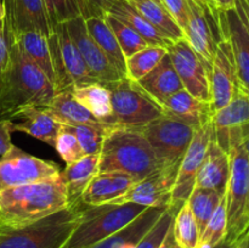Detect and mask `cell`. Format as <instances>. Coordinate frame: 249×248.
Listing matches in <instances>:
<instances>
[{
	"mask_svg": "<svg viewBox=\"0 0 249 248\" xmlns=\"http://www.w3.org/2000/svg\"><path fill=\"white\" fill-rule=\"evenodd\" d=\"M179 165L162 167L150 177L135 182L129 191L109 204L135 203L146 207H169Z\"/></svg>",
	"mask_w": 249,
	"mask_h": 248,
	"instance_id": "14",
	"label": "cell"
},
{
	"mask_svg": "<svg viewBox=\"0 0 249 248\" xmlns=\"http://www.w3.org/2000/svg\"><path fill=\"white\" fill-rule=\"evenodd\" d=\"M224 36L230 41L237 70L238 82L249 91V26L242 9L236 1L231 10H219Z\"/></svg>",
	"mask_w": 249,
	"mask_h": 248,
	"instance_id": "17",
	"label": "cell"
},
{
	"mask_svg": "<svg viewBox=\"0 0 249 248\" xmlns=\"http://www.w3.org/2000/svg\"><path fill=\"white\" fill-rule=\"evenodd\" d=\"M100 155L83 156L80 159L67 165L60 177L66 186L68 204L80 203L79 199L89 182L99 173Z\"/></svg>",
	"mask_w": 249,
	"mask_h": 248,
	"instance_id": "27",
	"label": "cell"
},
{
	"mask_svg": "<svg viewBox=\"0 0 249 248\" xmlns=\"http://www.w3.org/2000/svg\"><path fill=\"white\" fill-rule=\"evenodd\" d=\"M226 235H228V213H226V198L224 195L204 228L203 232L201 233L199 248H214L225 241Z\"/></svg>",
	"mask_w": 249,
	"mask_h": 248,
	"instance_id": "36",
	"label": "cell"
},
{
	"mask_svg": "<svg viewBox=\"0 0 249 248\" xmlns=\"http://www.w3.org/2000/svg\"><path fill=\"white\" fill-rule=\"evenodd\" d=\"M73 96L92 116L111 128H116L112 117L111 92L101 83L77 85L73 88Z\"/></svg>",
	"mask_w": 249,
	"mask_h": 248,
	"instance_id": "28",
	"label": "cell"
},
{
	"mask_svg": "<svg viewBox=\"0 0 249 248\" xmlns=\"http://www.w3.org/2000/svg\"><path fill=\"white\" fill-rule=\"evenodd\" d=\"M246 235L242 238H240L238 241H236L235 243H232L231 248H246Z\"/></svg>",
	"mask_w": 249,
	"mask_h": 248,
	"instance_id": "49",
	"label": "cell"
},
{
	"mask_svg": "<svg viewBox=\"0 0 249 248\" xmlns=\"http://www.w3.org/2000/svg\"><path fill=\"white\" fill-rule=\"evenodd\" d=\"M155 1H157V2H160V4H162V2H160V0H155Z\"/></svg>",
	"mask_w": 249,
	"mask_h": 248,
	"instance_id": "55",
	"label": "cell"
},
{
	"mask_svg": "<svg viewBox=\"0 0 249 248\" xmlns=\"http://www.w3.org/2000/svg\"><path fill=\"white\" fill-rule=\"evenodd\" d=\"M55 150L57 151L58 155L67 165L77 162L84 156L79 141H78L75 134L73 133L72 128L70 125H63V124L61 126L57 139H56Z\"/></svg>",
	"mask_w": 249,
	"mask_h": 248,
	"instance_id": "39",
	"label": "cell"
},
{
	"mask_svg": "<svg viewBox=\"0 0 249 248\" xmlns=\"http://www.w3.org/2000/svg\"><path fill=\"white\" fill-rule=\"evenodd\" d=\"M5 23L11 40L23 32H38L49 38L53 34L43 0H2Z\"/></svg>",
	"mask_w": 249,
	"mask_h": 248,
	"instance_id": "18",
	"label": "cell"
},
{
	"mask_svg": "<svg viewBox=\"0 0 249 248\" xmlns=\"http://www.w3.org/2000/svg\"><path fill=\"white\" fill-rule=\"evenodd\" d=\"M146 209V207L135 203L88 207L83 209L79 224L62 248L91 247L128 226Z\"/></svg>",
	"mask_w": 249,
	"mask_h": 248,
	"instance_id": "6",
	"label": "cell"
},
{
	"mask_svg": "<svg viewBox=\"0 0 249 248\" xmlns=\"http://www.w3.org/2000/svg\"><path fill=\"white\" fill-rule=\"evenodd\" d=\"M160 168L155 151L139 129L116 126L106 133L100 151L99 173H124L140 181Z\"/></svg>",
	"mask_w": 249,
	"mask_h": 248,
	"instance_id": "3",
	"label": "cell"
},
{
	"mask_svg": "<svg viewBox=\"0 0 249 248\" xmlns=\"http://www.w3.org/2000/svg\"><path fill=\"white\" fill-rule=\"evenodd\" d=\"M246 248H249V228L247 230V233H246Z\"/></svg>",
	"mask_w": 249,
	"mask_h": 248,
	"instance_id": "53",
	"label": "cell"
},
{
	"mask_svg": "<svg viewBox=\"0 0 249 248\" xmlns=\"http://www.w3.org/2000/svg\"><path fill=\"white\" fill-rule=\"evenodd\" d=\"M60 177L55 163L44 160L12 145L0 157V191Z\"/></svg>",
	"mask_w": 249,
	"mask_h": 248,
	"instance_id": "12",
	"label": "cell"
},
{
	"mask_svg": "<svg viewBox=\"0 0 249 248\" xmlns=\"http://www.w3.org/2000/svg\"><path fill=\"white\" fill-rule=\"evenodd\" d=\"M79 203L22 226L0 225V248H62L82 218Z\"/></svg>",
	"mask_w": 249,
	"mask_h": 248,
	"instance_id": "4",
	"label": "cell"
},
{
	"mask_svg": "<svg viewBox=\"0 0 249 248\" xmlns=\"http://www.w3.org/2000/svg\"><path fill=\"white\" fill-rule=\"evenodd\" d=\"M65 24L71 39L79 50L85 65L97 82L105 85L123 78L117 68L109 62L106 55L95 43L94 39L90 36L85 26V19L82 16L68 19L67 22H65Z\"/></svg>",
	"mask_w": 249,
	"mask_h": 248,
	"instance_id": "16",
	"label": "cell"
},
{
	"mask_svg": "<svg viewBox=\"0 0 249 248\" xmlns=\"http://www.w3.org/2000/svg\"><path fill=\"white\" fill-rule=\"evenodd\" d=\"M172 225H173V224H172ZM158 248H180L179 246L177 245V242H175V238H174V235H173L172 228L169 229L168 233L165 235L164 240L162 241V243H160V247H158Z\"/></svg>",
	"mask_w": 249,
	"mask_h": 248,
	"instance_id": "47",
	"label": "cell"
},
{
	"mask_svg": "<svg viewBox=\"0 0 249 248\" xmlns=\"http://www.w3.org/2000/svg\"><path fill=\"white\" fill-rule=\"evenodd\" d=\"M213 138L214 128L212 119L195 131V135L190 142L189 148L185 152L181 163L179 165L174 186H173L170 206L177 211H179L180 207L189 199L192 190L196 186L197 173H198L199 167L203 162L209 142Z\"/></svg>",
	"mask_w": 249,
	"mask_h": 248,
	"instance_id": "13",
	"label": "cell"
},
{
	"mask_svg": "<svg viewBox=\"0 0 249 248\" xmlns=\"http://www.w3.org/2000/svg\"><path fill=\"white\" fill-rule=\"evenodd\" d=\"M248 215H249V207H248Z\"/></svg>",
	"mask_w": 249,
	"mask_h": 248,
	"instance_id": "56",
	"label": "cell"
},
{
	"mask_svg": "<svg viewBox=\"0 0 249 248\" xmlns=\"http://www.w3.org/2000/svg\"><path fill=\"white\" fill-rule=\"evenodd\" d=\"M61 177L0 191V225L22 226L68 207Z\"/></svg>",
	"mask_w": 249,
	"mask_h": 248,
	"instance_id": "2",
	"label": "cell"
},
{
	"mask_svg": "<svg viewBox=\"0 0 249 248\" xmlns=\"http://www.w3.org/2000/svg\"><path fill=\"white\" fill-rule=\"evenodd\" d=\"M231 246H232V243H230L229 241H224V242H221L220 245L215 246L214 248H231Z\"/></svg>",
	"mask_w": 249,
	"mask_h": 248,
	"instance_id": "51",
	"label": "cell"
},
{
	"mask_svg": "<svg viewBox=\"0 0 249 248\" xmlns=\"http://www.w3.org/2000/svg\"><path fill=\"white\" fill-rule=\"evenodd\" d=\"M11 133V121L10 119H0V156L7 152L12 146Z\"/></svg>",
	"mask_w": 249,
	"mask_h": 248,
	"instance_id": "44",
	"label": "cell"
},
{
	"mask_svg": "<svg viewBox=\"0 0 249 248\" xmlns=\"http://www.w3.org/2000/svg\"><path fill=\"white\" fill-rule=\"evenodd\" d=\"M177 209L172 206L167 207L163 212L162 215L158 218L155 225L150 229L147 233L136 243L134 248H158L162 241L164 240L165 235L168 233L169 229L172 228V224L174 221V216L177 214Z\"/></svg>",
	"mask_w": 249,
	"mask_h": 248,
	"instance_id": "38",
	"label": "cell"
},
{
	"mask_svg": "<svg viewBox=\"0 0 249 248\" xmlns=\"http://www.w3.org/2000/svg\"><path fill=\"white\" fill-rule=\"evenodd\" d=\"M165 208L150 207L141 215H139L135 220L131 221L128 226L122 229L114 235L95 243L89 248H134L136 243L155 225V223L162 215Z\"/></svg>",
	"mask_w": 249,
	"mask_h": 248,
	"instance_id": "26",
	"label": "cell"
},
{
	"mask_svg": "<svg viewBox=\"0 0 249 248\" xmlns=\"http://www.w3.org/2000/svg\"><path fill=\"white\" fill-rule=\"evenodd\" d=\"M107 14L112 15L136 32L151 46H163L167 49L172 44L163 34H160L150 22L143 18L126 0H117Z\"/></svg>",
	"mask_w": 249,
	"mask_h": 248,
	"instance_id": "29",
	"label": "cell"
},
{
	"mask_svg": "<svg viewBox=\"0 0 249 248\" xmlns=\"http://www.w3.org/2000/svg\"><path fill=\"white\" fill-rule=\"evenodd\" d=\"M55 94V85L45 73L11 44L9 61L0 73L1 119H9L24 107L44 108Z\"/></svg>",
	"mask_w": 249,
	"mask_h": 248,
	"instance_id": "1",
	"label": "cell"
},
{
	"mask_svg": "<svg viewBox=\"0 0 249 248\" xmlns=\"http://www.w3.org/2000/svg\"><path fill=\"white\" fill-rule=\"evenodd\" d=\"M105 19H106L109 28L112 29V32H113L114 36H116L117 41H118L119 46H121L122 51H123L125 60L130 57V56H133L134 53H138V51L142 50L146 46H148L145 39L141 38L134 29H131L130 27L126 26L125 23L119 21L114 16L106 14L105 15Z\"/></svg>",
	"mask_w": 249,
	"mask_h": 248,
	"instance_id": "37",
	"label": "cell"
},
{
	"mask_svg": "<svg viewBox=\"0 0 249 248\" xmlns=\"http://www.w3.org/2000/svg\"><path fill=\"white\" fill-rule=\"evenodd\" d=\"M9 119L11 121L12 133L22 131L55 148L56 139L62 124L58 123L43 108L32 106L24 107L15 112Z\"/></svg>",
	"mask_w": 249,
	"mask_h": 248,
	"instance_id": "20",
	"label": "cell"
},
{
	"mask_svg": "<svg viewBox=\"0 0 249 248\" xmlns=\"http://www.w3.org/2000/svg\"><path fill=\"white\" fill-rule=\"evenodd\" d=\"M211 66V108L212 113H214L232 100L240 84L232 49L228 38L218 43Z\"/></svg>",
	"mask_w": 249,
	"mask_h": 248,
	"instance_id": "15",
	"label": "cell"
},
{
	"mask_svg": "<svg viewBox=\"0 0 249 248\" xmlns=\"http://www.w3.org/2000/svg\"><path fill=\"white\" fill-rule=\"evenodd\" d=\"M105 87L111 92L114 126L142 128L163 114L162 107L129 78L123 77Z\"/></svg>",
	"mask_w": 249,
	"mask_h": 248,
	"instance_id": "7",
	"label": "cell"
},
{
	"mask_svg": "<svg viewBox=\"0 0 249 248\" xmlns=\"http://www.w3.org/2000/svg\"><path fill=\"white\" fill-rule=\"evenodd\" d=\"M117 0H87L92 17H105Z\"/></svg>",
	"mask_w": 249,
	"mask_h": 248,
	"instance_id": "45",
	"label": "cell"
},
{
	"mask_svg": "<svg viewBox=\"0 0 249 248\" xmlns=\"http://www.w3.org/2000/svg\"><path fill=\"white\" fill-rule=\"evenodd\" d=\"M160 107H162L163 114L180 119L196 129L211 121L213 116L209 102L196 99L185 89L170 95L160 105Z\"/></svg>",
	"mask_w": 249,
	"mask_h": 248,
	"instance_id": "24",
	"label": "cell"
},
{
	"mask_svg": "<svg viewBox=\"0 0 249 248\" xmlns=\"http://www.w3.org/2000/svg\"><path fill=\"white\" fill-rule=\"evenodd\" d=\"M211 2L214 7H216L218 10H223V11L236 7V0H211Z\"/></svg>",
	"mask_w": 249,
	"mask_h": 248,
	"instance_id": "46",
	"label": "cell"
},
{
	"mask_svg": "<svg viewBox=\"0 0 249 248\" xmlns=\"http://www.w3.org/2000/svg\"><path fill=\"white\" fill-rule=\"evenodd\" d=\"M172 230L175 242L180 248H199L201 232L187 202L175 214Z\"/></svg>",
	"mask_w": 249,
	"mask_h": 248,
	"instance_id": "33",
	"label": "cell"
},
{
	"mask_svg": "<svg viewBox=\"0 0 249 248\" xmlns=\"http://www.w3.org/2000/svg\"><path fill=\"white\" fill-rule=\"evenodd\" d=\"M51 53L55 91L73 90L77 85L99 83L85 65L77 46L68 34L65 22L57 24L53 34L48 38Z\"/></svg>",
	"mask_w": 249,
	"mask_h": 248,
	"instance_id": "8",
	"label": "cell"
},
{
	"mask_svg": "<svg viewBox=\"0 0 249 248\" xmlns=\"http://www.w3.org/2000/svg\"><path fill=\"white\" fill-rule=\"evenodd\" d=\"M215 141L228 152L226 135L230 129L249 123V91L238 84L232 100L212 116Z\"/></svg>",
	"mask_w": 249,
	"mask_h": 248,
	"instance_id": "23",
	"label": "cell"
},
{
	"mask_svg": "<svg viewBox=\"0 0 249 248\" xmlns=\"http://www.w3.org/2000/svg\"><path fill=\"white\" fill-rule=\"evenodd\" d=\"M223 196L224 195H220L212 189L195 187L192 190L191 195L186 202L191 208V212L196 219V223L201 233L203 232L204 228L213 215L214 211L216 209Z\"/></svg>",
	"mask_w": 249,
	"mask_h": 248,
	"instance_id": "35",
	"label": "cell"
},
{
	"mask_svg": "<svg viewBox=\"0 0 249 248\" xmlns=\"http://www.w3.org/2000/svg\"><path fill=\"white\" fill-rule=\"evenodd\" d=\"M136 181L124 173H97L80 197V203L88 207L109 204L125 194Z\"/></svg>",
	"mask_w": 249,
	"mask_h": 248,
	"instance_id": "19",
	"label": "cell"
},
{
	"mask_svg": "<svg viewBox=\"0 0 249 248\" xmlns=\"http://www.w3.org/2000/svg\"><path fill=\"white\" fill-rule=\"evenodd\" d=\"M71 128L79 141L84 156L100 155L102 142H104L105 135L107 133L106 130H101V129L88 125H75L71 126Z\"/></svg>",
	"mask_w": 249,
	"mask_h": 248,
	"instance_id": "40",
	"label": "cell"
},
{
	"mask_svg": "<svg viewBox=\"0 0 249 248\" xmlns=\"http://www.w3.org/2000/svg\"><path fill=\"white\" fill-rule=\"evenodd\" d=\"M5 18V5L2 0H0V22L4 21Z\"/></svg>",
	"mask_w": 249,
	"mask_h": 248,
	"instance_id": "50",
	"label": "cell"
},
{
	"mask_svg": "<svg viewBox=\"0 0 249 248\" xmlns=\"http://www.w3.org/2000/svg\"><path fill=\"white\" fill-rule=\"evenodd\" d=\"M11 44H15L29 61L38 66L46 77L55 83V73L46 36L38 32H23L15 36Z\"/></svg>",
	"mask_w": 249,
	"mask_h": 248,
	"instance_id": "30",
	"label": "cell"
},
{
	"mask_svg": "<svg viewBox=\"0 0 249 248\" xmlns=\"http://www.w3.org/2000/svg\"><path fill=\"white\" fill-rule=\"evenodd\" d=\"M43 109L63 125H88L106 131L112 129L111 126L92 116L82 104H79L73 96L72 90L56 92L48 106Z\"/></svg>",
	"mask_w": 249,
	"mask_h": 248,
	"instance_id": "21",
	"label": "cell"
},
{
	"mask_svg": "<svg viewBox=\"0 0 249 248\" xmlns=\"http://www.w3.org/2000/svg\"><path fill=\"white\" fill-rule=\"evenodd\" d=\"M11 36H10L7 27L5 24V19L0 22V73L6 66L7 61H9L10 55V48H11Z\"/></svg>",
	"mask_w": 249,
	"mask_h": 248,
	"instance_id": "43",
	"label": "cell"
},
{
	"mask_svg": "<svg viewBox=\"0 0 249 248\" xmlns=\"http://www.w3.org/2000/svg\"><path fill=\"white\" fill-rule=\"evenodd\" d=\"M226 141L230 157V177L225 191L228 213L225 240L235 243L247 233L249 228V156L236 128L228 131Z\"/></svg>",
	"mask_w": 249,
	"mask_h": 248,
	"instance_id": "5",
	"label": "cell"
},
{
	"mask_svg": "<svg viewBox=\"0 0 249 248\" xmlns=\"http://www.w3.org/2000/svg\"><path fill=\"white\" fill-rule=\"evenodd\" d=\"M126 1L172 43L185 38L182 29L178 26L172 15L162 4L155 0H126Z\"/></svg>",
	"mask_w": 249,
	"mask_h": 248,
	"instance_id": "31",
	"label": "cell"
},
{
	"mask_svg": "<svg viewBox=\"0 0 249 248\" xmlns=\"http://www.w3.org/2000/svg\"><path fill=\"white\" fill-rule=\"evenodd\" d=\"M242 145H243V147H245L246 152H247L248 156H249V136H247V138L243 139V140H242Z\"/></svg>",
	"mask_w": 249,
	"mask_h": 248,
	"instance_id": "52",
	"label": "cell"
},
{
	"mask_svg": "<svg viewBox=\"0 0 249 248\" xmlns=\"http://www.w3.org/2000/svg\"><path fill=\"white\" fill-rule=\"evenodd\" d=\"M237 4L240 5L241 9H242L243 15H245L246 19H247V23L249 26V0H236Z\"/></svg>",
	"mask_w": 249,
	"mask_h": 248,
	"instance_id": "48",
	"label": "cell"
},
{
	"mask_svg": "<svg viewBox=\"0 0 249 248\" xmlns=\"http://www.w3.org/2000/svg\"><path fill=\"white\" fill-rule=\"evenodd\" d=\"M85 26L90 36L99 45L109 62L117 68L123 77H125V57L121 46L114 36L113 32L107 24L105 17H90L85 19Z\"/></svg>",
	"mask_w": 249,
	"mask_h": 248,
	"instance_id": "32",
	"label": "cell"
},
{
	"mask_svg": "<svg viewBox=\"0 0 249 248\" xmlns=\"http://www.w3.org/2000/svg\"><path fill=\"white\" fill-rule=\"evenodd\" d=\"M163 6L172 15L178 26L185 32L189 21V4L187 0H160Z\"/></svg>",
	"mask_w": 249,
	"mask_h": 248,
	"instance_id": "42",
	"label": "cell"
},
{
	"mask_svg": "<svg viewBox=\"0 0 249 248\" xmlns=\"http://www.w3.org/2000/svg\"><path fill=\"white\" fill-rule=\"evenodd\" d=\"M167 51L184 89L196 99L211 104L212 66L195 51L186 38L170 44Z\"/></svg>",
	"mask_w": 249,
	"mask_h": 248,
	"instance_id": "10",
	"label": "cell"
},
{
	"mask_svg": "<svg viewBox=\"0 0 249 248\" xmlns=\"http://www.w3.org/2000/svg\"><path fill=\"white\" fill-rule=\"evenodd\" d=\"M201 1L204 2V4L209 5V6H213V5H212V2H211V0H201Z\"/></svg>",
	"mask_w": 249,
	"mask_h": 248,
	"instance_id": "54",
	"label": "cell"
},
{
	"mask_svg": "<svg viewBox=\"0 0 249 248\" xmlns=\"http://www.w3.org/2000/svg\"><path fill=\"white\" fill-rule=\"evenodd\" d=\"M230 177V157L213 138L209 142L204 155L203 162L199 167L196 177V186L203 189H212L225 195Z\"/></svg>",
	"mask_w": 249,
	"mask_h": 248,
	"instance_id": "22",
	"label": "cell"
},
{
	"mask_svg": "<svg viewBox=\"0 0 249 248\" xmlns=\"http://www.w3.org/2000/svg\"><path fill=\"white\" fill-rule=\"evenodd\" d=\"M136 129L147 139L162 167L180 165L197 130L195 126L168 114H162L142 128Z\"/></svg>",
	"mask_w": 249,
	"mask_h": 248,
	"instance_id": "9",
	"label": "cell"
},
{
	"mask_svg": "<svg viewBox=\"0 0 249 248\" xmlns=\"http://www.w3.org/2000/svg\"><path fill=\"white\" fill-rule=\"evenodd\" d=\"M43 1L53 32L57 24L73 18L67 0H43Z\"/></svg>",
	"mask_w": 249,
	"mask_h": 248,
	"instance_id": "41",
	"label": "cell"
},
{
	"mask_svg": "<svg viewBox=\"0 0 249 248\" xmlns=\"http://www.w3.org/2000/svg\"><path fill=\"white\" fill-rule=\"evenodd\" d=\"M168 53L163 46H146L125 60V77L139 82L151 72Z\"/></svg>",
	"mask_w": 249,
	"mask_h": 248,
	"instance_id": "34",
	"label": "cell"
},
{
	"mask_svg": "<svg viewBox=\"0 0 249 248\" xmlns=\"http://www.w3.org/2000/svg\"><path fill=\"white\" fill-rule=\"evenodd\" d=\"M136 83L160 106L170 95L184 89L168 53L148 74Z\"/></svg>",
	"mask_w": 249,
	"mask_h": 248,
	"instance_id": "25",
	"label": "cell"
},
{
	"mask_svg": "<svg viewBox=\"0 0 249 248\" xmlns=\"http://www.w3.org/2000/svg\"><path fill=\"white\" fill-rule=\"evenodd\" d=\"M187 4L189 21L184 35L195 51L212 65L216 45L225 38L219 18V10L201 0H187Z\"/></svg>",
	"mask_w": 249,
	"mask_h": 248,
	"instance_id": "11",
	"label": "cell"
}]
</instances>
